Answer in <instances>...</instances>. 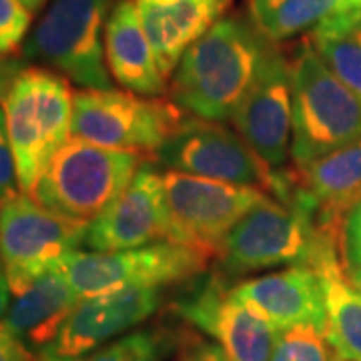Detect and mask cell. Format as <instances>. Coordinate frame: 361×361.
<instances>
[{
	"mask_svg": "<svg viewBox=\"0 0 361 361\" xmlns=\"http://www.w3.org/2000/svg\"><path fill=\"white\" fill-rule=\"evenodd\" d=\"M273 47L249 16H223L183 54L171 82L173 103L197 118L233 121Z\"/></svg>",
	"mask_w": 361,
	"mask_h": 361,
	"instance_id": "cell-1",
	"label": "cell"
},
{
	"mask_svg": "<svg viewBox=\"0 0 361 361\" xmlns=\"http://www.w3.org/2000/svg\"><path fill=\"white\" fill-rule=\"evenodd\" d=\"M73 106L75 92L54 71L25 66L14 78L2 111L23 193H32L52 157L71 139Z\"/></svg>",
	"mask_w": 361,
	"mask_h": 361,
	"instance_id": "cell-2",
	"label": "cell"
},
{
	"mask_svg": "<svg viewBox=\"0 0 361 361\" xmlns=\"http://www.w3.org/2000/svg\"><path fill=\"white\" fill-rule=\"evenodd\" d=\"M142 165L141 151L109 149L71 137L30 197L51 213L90 225L123 195Z\"/></svg>",
	"mask_w": 361,
	"mask_h": 361,
	"instance_id": "cell-3",
	"label": "cell"
},
{
	"mask_svg": "<svg viewBox=\"0 0 361 361\" xmlns=\"http://www.w3.org/2000/svg\"><path fill=\"white\" fill-rule=\"evenodd\" d=\"M295 167L339 151L361 139V101L327 68L310 40L291 61Z\"/></svg>",
	"mask_w": 361,
	"mask_h": 361,
	"instance_id": "cell-4",
	"label": "cell"
},
{
	"mask_svg": "<svg viewBox=\"0 0 361 361\" xmlns=\"http://www.w3.org/2000/svg\"><path fill=\"white\" fill-rule=\"evenodd\" d=\"M111 11L113 0H52L25 39L23 56L82 89L111 90L103 42Z\"/></svg>",
	"mask_w": 361,
	"mask_h": 361,
	"instance_id": "cell-5",
	"label": "cell"
},
{
	"mask_svg": "<svg viewBox=\"0 0 361 361\" xmlns=\"http://www.w3.org/2000/svg\"><path fill=\"white\" fill-rule=\"evenodd\" d=\"M163 185L169 243L189 247L207 259L217 257L233 227L271 197L257 187L203 179L177 171H167Z\"/></svg>",
	"mask_w": 361,
	"mask_h": 361,
	"instance_id": "cell-6",
	"label": "cell"
},
{
	"mask_svg": "<svg viewBox=\"0 0 361 361\" xmlns=\"http://www.w3.org/2000/svg\"><path fill=\"white\" fill-rule=\"evenodd\" d=\"M89 223L66 219L18 193L0 205V263L14 295L39 277L61 269L68 253L85 245Z\"/></svg>",
	"mask_w": 361,
	"mask_h": 361,
	"instance_id": "cell-7",
	"label": "cell"
},
{
	"mask_svg": "<svg viewBox=\"0 0 361 361\" xmlns=\"http://www.w3.org/2000/svg\"><path fill=\"white\" fill-rule=\"evenodd\" d=\"M323 247H339L315 231L310 217L269 197L233 227L219 249V267L229 275L310 265Z\"/></svg>",
	"mask_w": 361,
	"mask_h": 361,
	"instance_id": "cell-8",
	"label": "cell"
},
{
	"mask_svg": "<svg viewBox=\"0 0 361 361\" xmlns=\"http://www.w3.org/2000/svg\"><path fill=\"white\" fill-rule=\"evenodd\" d=\"M183 109L123 90L75 92L71 135L99 147L157 153L183 123Z\"/></svg>",
	"mask_w": 361,
	"mask_h": 361,
	"instance_id": "cell-9",
	"label": "cell"
},
{
	"mask_svg": "<svg viewBox=\"0 0 361 361\" xmlns=\"http://www.w3.org/2000/svg\"><path fill=\"white\" fill-rule=\"evenodd\" d=\"M205 267L207 257L201 253L169 241L115 253L77 249L61 263V271L80 301L123 289L180 283L203 273Z\"/></svg>",
	"mask_w": 361,
	"mask_h": 361,
	"instance_id": "cell-10",
	"label": "cell"
},
{
	"mask_svg": "<svg viewBox=\"0 0 361 361\" xmlns=\"http://www.w3.org/2000/svg\"><path fill=\"white\" fill-rule=\"evenodd\" d=\"M169 171L279 191V173L249 147L237 130L205 118H187L155 153Z\"/></svg>",
	"mask_w": 361,
	"mask_h": 361,
	"instance_id": "cell-11",
	"label": "cell"
},
{
	"mask_svg": "<svg viewBox=\"0 0 361 361\" xmlns=\"http://www.w3.org/2000/svg\"><path fill=\"white\" fill-rule=\"evenodd\" d=\"M277 201L295 207L322 237L341 245L343 221L361 201V139L305 167L283 171Z\"/></svg>",
	"mask_w": 361,
	"mask_h": 361,
	"instance_id": "cell-12",
	"label": "cell"
},
{
	"mask_svg": "<svg viewBox=\"0 0 361 361\" xmlns=\"http://www.w3.org/2000/svg\"><path fill=\"white\" fill-rule=\"evenodd\" d=\"M183 319L211 336L229 361H269L279 329L233 297L223 275L207 277L175 303Z\"/></svg>",
	"mask_w": 361,
	"mask_h": 361,
	"instance_id": "cell-13",
	"label": "cell"
},
{
	"mask_svg": "<svg viewBox=\"0 0 361 361\" xmlns=\"http://www.w3.org/2000/svg\"><path fill=\"white\" fill-rule=\"evenodd\" d=\"M231 123L271 169L287 165L293 142V80L291 63L277 47L271 49Z\"/></svg>",
	"mask_w": 361,
	"mask_h": 361,
	"instance_id": "cell-14",
	"label": "cell"
},
{
	"mask_svg": "<svg viewBox=\"0 0 361 361\" xmlns=\"http://www.w3.org/2000/svg\"><path fill=\"white\" fill-rule=\"evenodd\" d=\"M169 241V215L163 175L153 165H142L113 205L92 221L85 245L90 251L115 253Z\"/></svg>",
	"mask_w": 361,
	"mask_h": 361,
	"instance_id": "cell-15",
	"label": "cell"
},
{
	"mask_svg": "<svg viewBox=\"0 0 361 361\" xmlns=\"http://www.w3.org/2000/svg\"><path fill=\"white\" fill-rule=\"evenodd\" d=\"M161 307V291L149 287L123 289L89 297L78 303L51 348L42 353L59 360H77L101 349L147 322Z\"/></svg>",
	"mask_w": 361,
	"mask_h": 361,
	"instance_id": "cell-16",
	"label": "cell"
},
{
	"mask_svg": "<svg viewBox=\"0 0 361 361\" xmlns=\"http://www.w3.org/2000/svg\"><path fill=\"white\" fill-rule=\"evenodd\" d=\"M231 293L279 331L299 325L325 331L322 279L310 265H291L277 273L247 279L233 285Z\"/></svg>",
	"mask_w": 361,
	"mask_h": 361,
	"instance_id": "cell-17",
	"label": "cell"
},
{
	"mask_svg": "<svg viewBox=\"0 0 361 361\" xmlns=\"http://www.w3.org/2000/svg\"><path fill=\"white\" fill-rule=\"evenodd\" d=\"M135 2L159 71L165 78L177 68L183 54L219 23L231 4V0H177L175 4H157L153 0Z\"/></svg>",
	"mask_w": 361,
	"mask_h": 361,
	"instance_id": "cell-18",
	"label": "cell"
},
{
	"mask_svg": "<svg viewBox=\"0 0 361 361\" xmlns=\"http://www.w3.org/2000/svg\"><path fill=\"white\" fill-rule=\"evenodd\" d=\"M104 56L109 73L129 92L159 97L167 89V78L159 71L137 2L121 0L113 6L104 25Z\"/></svg>",
	"mask_w": 361,
	"mask_h": 361,
	"instance_id": "cell-19",
	"label": "cell"
},
{
	"mask_svg": "<svg viewBox=\"0 0 361 361\" xmlns=\"http://www.w3.org/2000/svg\"><path fill=\"white\" fill-rule=\"evenodd\" d=\"M80 299L61 269L39 277L20 295H14L2 327L26 348L42 353L54 343Z\"/></svg>",
	"mask_w": 361,
	"mask_h": 361,
	"instance_id": "cell-20",
	"label": "cell"
},
{
	"mask_svg": "<svg viewBox=\"0 0 361 361\" xmlns=\"http://www.w3.org/2000/svg\"><path fill=\"white\" fill-rule=\"evenodd\" d=\"M310 267L317 271L325 299V331L336 361H361V289L351 281L341 251L325 247Z\"/></svg>",
	"mask_w": 361,
	"mask_h": 361,
	"instance_id": "cell-21",
	"label": "cell"
},
{
	"mask_svg": "<svg viewBox=\"0 0 361 361\" xmlns=\"http://www.w3.org/2000/svg\"><path fill=\"white\" fill-rule=\"evenodd\" d=\"M343 11H351L343 0H249V18L273 44L311 35Z\"/></svg>",
	"mask_w": 361,
	"mask_h": 361,
	"instance_id": "cell-22",
	"label": "cell"
},
{
	"mask_svg": "<svg viewBox=\"0 0 361 361\" xmlns=\"http://www.w3.org/2000/svg\"><path fill=\"white\" fill-rule=\"evenodd\" d=\"M327 68L361 101V13L343 11L310 35Z\"/></svg>",
	"mask_w": 361,
	"mask_h": 361,
	"instance_id": "cell-23",
	"label": "cell"
},
{
	"mask_svg": "<svg viewBox=\"0 0 361 361\" xmlns=\"http://www.w3.org/2000/svg\"><path fill=\"white\" fill-rule=\"evenodd\" d=\"M163 351L165 337L153 329H139L77 360H59L39 353V361H161Z\"/></svg>",
	"mask_w": 361,
	"mask_h": 361,
	"instance_id": "cell-24",
	"label": "cell"
},
{
	"mask_svg": "<svg viewBox=\"0 0 361 361\" xmlns=\"http://www.w3.org/2000/svg\"><path fill=\"white\" fill-rule=\"evenodd\" d=\"M269 361H336L323 331L299 325L279 331Z\"/></svg>",
	"mask_w": 361,
	"mask_h": 361,
	"instance_id": "cell-25",
	"label": "cell"
},
{
	"mask_svg": "<svg viewBox=\"0 0 361 361\" xmlns=\"http://www.w3.org/2000/svg\"><path fill=\"white\" fill-rule=\"evenodd\" d=\"M30 13L18 0H0V56H8L25 44Z\"/></svg>",
	"mask_w": 361,
	"mask_h": 361,
	"instance_id": "cell-26",
	"label": "cell"
},
{
	"mask_svg": "<svg viewBox=\"0 0 361 361\" xmlns=\"http://www.w3.org/2000/svg\"><path fill=\"white\" fill-rule=\"evenodd\" d=\"M341 257L349 275L361 267V201L348 213L341 231Z\"/></svg>",
	"mask_w": 361,
	"mask_h": 361,
	"instance_id": "cell-27",
	"label": "cell"
},
{
	"mask_svg": "<svg viewBox=\"0 0 361 361\" xmlns=\"http://www.w3.org/2000/svg\"><path fill=\"white\" fill-rule=\"evenodd\" d=\"M16 165H14V155L8 133H6V121H4V111L0 109V205L11 199L16 191Z\"/></svg>",
	"mask_w": 361,
	"mask_h": 361,
	"instance_id": "cell-28",
	"label": "cell"
},
{
	"mask_svg": "<svg viewBox=\"0 0 361 361\" xmlns=\"http://www.w3.org/2000/svg\"><path fill=\"white\" fill-rule=\"evenodd\" d=\"M179 361H229V357L217 343L189 341L180 351Z\"/></svg>",
	"mask_w": 361,
	"mask_h": 361,
	"instance_id": "cell-29",
	"label": "cell"
},
{
	"mask_svg": "<svg viewBox=\"0 0 361 361\" xmlns=\"http://www.w3.org/2000/svg\"><path fill=\"white\" fill-rule=\"evenodd\" d=\"M0 361H39L20 339L0 325Z\"/></svg>",
	"mask_w": 361,
	"mask_h": 361,
	"instance_id": "cell-30",
	"label": "cell"
},
{
	"mask_svg": "<svg viewBox=\"0 0 361 361\" xmlns=\"http://www.w3.org/2000/svg\"><path fill=\"white\" fill-rule=\"evenodd\" d=\"M23 68H25L23 61L0 56V101H4L8 89L13 87L14 78L18 77V73H20Z\"/></svg>",
	"mask_w": 361,
	"mask_h": 361,
	"instance_id": "cell-31",
	"label": "cell"
},
{
	"mask_svg": "<svg viewBox=\"0 0 361 361\" xmlns=\"http://www.w3.org/2000/svg\"><path fill=\"white\" fill-rule=\"evenodd\" d=\"M11 287H8V281H6V275H4V269H0V325L6 317V311H8V299H11Z\"/></svg>",
	"mask_w": 361,
	"mask_h": 361,
	"instance_id": "cell-32",
	"label": "cell"
},
{
	"mask_svg": "<svg viewBox=\"0 0 361 361\" xmlns=\"http://www.w3.org/2000/svg\"><path fill=\"white\" fill-rule=\"evenodd\" d=\"M18 2H20V4H23L30 14H37L40 8L44 6V2H47V0H18Z\"/></svg>",
	"mask_w": 361,
	"mask_h": 361,
	"instance_id": "cell-33",
	"label": "cell"
},
{
	"mask_svg": "<svg viewBox=\"0 0 361 361\" xmlns=\"http://www.w3.org/2000/svg\"><path fill=\"white\" fill-rule=\"evenodd\" d=\"M343 4H345L348 8H351V11L361 13V0H343Z\"/></svg>",
	"mask_w": 361,
	"mask_h": 361,
	"instance_id": "cell-34",
	"label": "cell"
},
{
	"mask_svg": "<svg viewBox=\"0 0 361 361\" xmlns=\"http://www.w3.org/2000/svg\"><path fill=\"white\" fill-rule=\"evenodd\" d=\"M351 281H353V283L357 285V287L361 289V267L357 271H353V273H351Z\"/></svg>",
	"mask_w": 361,
	"mask_h": 361,
	"instance_id": "cell-35",
	"label": "cell"
},
{
	"mask_svg": "<svg viewBox=\"0 0 361 361\" xmlns=\"http://www.w3.org/2000/svg\"><path fill=\"white\" fill-rule=\"evenodd\" d=\"M0 269H2V263H0Z\"/></svg>",
	"mask_w": 361,
	"mask_h": 361,
	"instance_id": "cell-36",
	"label": "cell"
}]
</instances>
